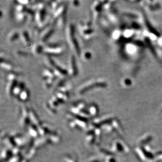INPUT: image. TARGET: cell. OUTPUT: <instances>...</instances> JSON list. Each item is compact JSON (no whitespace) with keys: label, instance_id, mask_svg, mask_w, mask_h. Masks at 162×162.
I'll use <instances>...</instances> for the list:
<instances>
[{"label":"cell","instance_id":"obj_1","mask_svg":"<svg viewBox=\"0 0 162 162\" xmlns=\"http://www.w3.org/2000/svg\"><path fill=\"white\" fill-rule=\"evenodd\" d=\"M67 39L71 49L75 52L78 56L80 54V49L75 36V30L72 24H69L66 31Z\"/></svg>","mask_w":162,"mask_h":162},{"label":"cell","instance_id":"obj_2","mask_svg":"<svg viewBox=\"0 0 162 162\" xmlns=\"http://www.w3.org/2000/svg\"><path fill=\"white\" fill-rule=\"evenodd\" d=\"M35 20L38 24H42L46 14V7L45 4L41 2L36 4L35 7Z\"/></svg>","mask_w":162,"mask_h":162},{"label":"cell","instance_id":"obj_3","mask_svg":"<svg viewBox=\"0 0 162 162\" xmlns=\"http://www.w3.org/2000/svg\"><path fill=\"white\" fill-rule=\"evenodd\" d=\"M17 75L14 73H10L7 76V85L6 92L9 96L13 95V91L14 90L17 84H18L17 80Z\"/></svg>","mask_w":162,"mask_h":162},{"label":"cell","instance_id":"obj_4","mask_svg":"<svg viewBox=\"0 0 162 162\" xmlns=\"http://www.w3.org/2000/svg\"><path fill=\"white\" fill-rule=\"evenodd\" d=\"M65 50L64 46L61 45H48L44 47L43 52L47 55L59 56L63 54Z\"/></svg>","mask_w":162,"mask_h":162},{"label":"cell","instance_id":"obj_5","mask_svg":"<svg viewBox=\"0 0 162 162\" xmlns=\"http://www.w3.org/2000/svg\"><path fill=\"white\" fill-rule=\"evenodd\" d=\"M79 31L81 36L85 40H90L93 37L94 30L91 27V25L89 23L87 24H82L80 25Z\"/></svg>","mask_w":162,"mask_h":162},{"label":"cell","instance_id":"obj_6","mask_svg":"<svg viewBox=\"0 0 162 162\" xmlns=\"http://www.w3.org/2000/svg\"><path fill=\"white\" fill-rule=\"evenodd\" d=\"M86 84V85L83 86L80 89H79L80 94H84L88 90L92 89V88L100 87H104L106 86V83L105 82H102L101 81H90Z\"/></svg>","mask_w":162,"mask_h":162},{"label":"cell","instance_id":"obj_7","mask_svg":"<svg viewBox=\"0 0 162 162\" xmlns=\"http://www.w3.org/2000/svg\"><path fill=\"white\" fill-rule=\"evenodd\" d=\"M47 60L48 64L50 66L52 67L55 75L57 77H63L68 74V71H67L66 70H65L64 69L62 68L61 67H60L59 66L56 65L52 59L50 58L49 57H48Z\"/></svg>","mask_w":162,"mask_h":162},{"label":"cell","instance_id":"obj_8","mask_svg":"<svg viewBox=\"0 0 162 162\" xmlns=\"http://www.w3.org/2000/svg\"><path fill=\"white\" fill-rule=\"evenodd\" d=\"M68 73L71 76H75L78 73L76 61L75 56L73 55H71L69 60Z\"/></svg>","mask_w":162,"mask_h":162},{"label":"cell","instance_id":"obj_9","mask_svg":"<svg viewBox=\"0 0 162 162\" xmlns=\"http://www.w3.org/2000/svg\"><path fill=\"white\" fill-rule=\"evenodd\" d=\"M54 32V29L49 26L46 27L42 31H41L39 34V39L43 43L45 42L50 37L52 36Z\"/></svg>","mask_w":162,"mask_h":162},{"label":"cell","instance_id":"obj_10","mask_svg":"<svg viewBox=\"0 0 162 162\" xmlns=\"http://www.w3.org/2000/svg\"><path fill=\"white\" fill-rule=\"evenodd\" d=\"M102 4L99 1L95 2L92 4V11L93 13V15L96 20H97V18L100 16V14L102 10Z\"/></svg>","mask_w":162,"mask_h":162},{"label":"cell","instance_id":"obj_11","mask_svg":"<svg viewBox=\"0 0 162 162\" xmlns=\"http://www.w3.org/2000/svg\"><path fill=\"white\" fill-rule=\"evenodd\" d=\"M22 42L26 47H30L32 46V43L30 38L29 34L26 31H23L20 35Z\"/></svg>","mask_w":162,"mask_h":162},{"label":"cell","instance_id":"obj_12","mask_svg":"<svg viewBox=\"0 0 162 162\" xmlns=\"http://www.w3.org/2000/svg\"><path fill=\"white\" fill-rule=\"evenodd\" d=\"M25 88V85L24 83L23 82H18V84L13 91V95L16 97H19L21 92Z\"/></svg>","mask_w":162,"mask_h":162},{"label":"cell","instance_id":"obj_13","mask_svg":"<svg viewBox=\"0 0 162 162\" xmlns=\"http://www.w3.org/2000/svg\"><path fill=\"white\" fill-rule=\"evenodd\" d=\"M1 66L2 68H3L4 70L8 71H12L13 68V65L10 62L6 61L5 59H3L2 58L1 61Z\"/></svg>","mask_w":162,"mask_h":162},{"label":"cell","instance_id":"obj_14","mask_svg":"<svg viewBox=\"0 0 162 162\" xmlns=\"http://www.w3.org/2000/svg\"><path fill=\"white\" fill-rule=\"evenodd\" d=\"M30 97V92L28 89L25 88L23 91L21 92V94L19 96V98L22 101H26L29 99Z\"/></svg>","mask_w":162,"mask_h":162},{"label":"cell","instance_id":"obj_15","mask_svg":"<svg viewBox=\"0 0 162 162\" xmlns=\"http://www.w3.org/2000/svg\"><path fill=\"white\" fill-rule=\"evenodd\" d=\"M32 50H33V53L34 54L39 55L44 51V47H43V46L39 44H36L33 46Z\"/></svg>","mask_w":162,"mask_h":162},{"label":"cell","instance_id":"obj_16","mask_svg":"<svg viewBox=\"0 0 162 162\" xmlns=\"http://www.w3.org/2000/svg\"><path fill=\"white\" fill-rule=\"evenodd\" d=\"M20 37V35L17 32L13 31L8 36V40L10 41H14L16 40Z\"/></svg>","mask_w":162,"mask_h":162},{"label":"cell","instance_id":"obj_17","mask_svg":"<svg viewBox=\"0 0 162 162\" xmlns=\"http://www.w3.org/2000/svg\"><path fill=\"white\" fill-rule=\"evenodd\" d=\"M83 56H84V59L88 60L90 58L91 55L89 52H85Z\"/></svg>","mask_w":162,"mask_h":162}]
</instances>
